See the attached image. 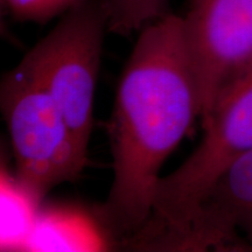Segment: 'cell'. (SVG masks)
I'll return each mask as SVG.
<instances>
[{
    "label": "cell",
    "instance_id": "6da1fadb",
    "mask_svg": "<svg viewBox=\"0 0 252 252\" xmlns=\"http://www.w3.org/2000/svg\"><path fill=\"white\" fill-rule=\"evenodd\" d=\"M197 118L182 19L169 12L139 31L116 94L109 127L113 180L94 210L112 244H123L149 220L163 163Z\"/></svg>",
    "mask_w": 252,
    "mask_h": 252
},
{
    "label": "cell",
    "instance_id": "7a4b0ae2",
    "mask_svg": "<svg viewBox=\"0 0 252 252\" xmlns=\"http://www.w3.org/2000/svg\"><path fill=\"white\" fill-rule=\"evenodd\" d=\"M202 127L193 153L160 179L149 220L128 241L133 250L161 251L187 228L220 173L252 150V68L219 94Z\"/></svg>",
    "mask_w": 252,
    "mask_h": 252
},
{
    "label": "cell",
    "instance_id": "3957f363",
    "mask_svg": "<svg viewBox=\"0 0 252 252\" xmlns=\"http://www.w3.org/2000/svg\"><path fill=\"white\" fill-rule=\"evenodd\" d=\"M106 31L109 12L105 0H80L19 63L58 104L86 159Z\"/></svg>",
    "mask_w": 252,
    "mask_h": 252
},
{
    "label": "cell",
    "instance_id": "277c9868",
    "mask_svg": "<svg viewBox=\"0 0 252 252\" xmlns=\"http://www.w3.org/2000/svg\"><path fill=\"white\" fill-rule=\"evenodd\" d=\"M0 115L11 138L15 179L36 201L80 176L88 159L58 104L21 64L0 77Z\"/></svg>",
    "mask_w": 252,
    "mask_h": 252
},
{
    "label": "cell",
    "instance_id": "5b68a950",
    "mask_svg": "<svg viewBox=\"0 0 252 252\" xmlns=\"http://www.w3.org/2000/svg\"><path fill=\"white\" fill-rule=\"evenodd\" d=\"M181 19L203 122L219 94L252 68V0H188Z\"/></svg>",
    "mask_w": 252,
    "mask_h": 252
},
{
    "label": "cell",
    "instance_id": "8992f818",
    "mask_svg": "<svg viewBox=\"0 0 252 252\" xmlns=\"http://www.w3.org/2000/svg\"><path fill=\"white\" fill-rule=\"evenodd\" d=\"M166 251L252 252V150L220 173Z\"/></svg>",
    "mask_w": 252,
    "mask_h": 252
},
{
    "label": "cell",
    "instance_id": "52a82bcc",
    "mask_svg": "<svg viewBox=\"0 0 252 252\" xmlns=\"http://www.w3.org/2000/svg\"><path fill=\"white\" fill-rule=\"evenodd\" d=\"M111 239L93 215L71 206L41 208L23 251L97 252L109 250Z\"/></svg>",
    "mask_w": 252,
    "mask_h": 252
},
{
    "label": "cell",
    "instance_id": "ba28073f",
    "mask_svg": "<svg viewBox=\"0 0 252 252\" xmlns=\"http://www.w3.org/2000/svg\"><path fill=\"white\" fill-rule=\"evenodd\" d=\"M41 207L15 176L0 169V251H23Z\"/></svg>",
    "mask_w": 252,
    "mask_h": 252
},
{
    "label": "cell",
    "instance_id": "9c48e42d",
    "mask_svg": "<svg viewBox=\"0 0 252 252\" xmlns=\"http://www.w3.org/2000/svg\"><path fill=\"white\" fill-rule=\"evenodd\" d=\"M109 31L130 35L169 12V0H105Z\"/></svg>",
    "mask_w": 252,
    "mask_h": 252
},
{
    "label": "cell",
    "instance_id": "30bf717a",
    "mask_svg": "<svg viewBox=\"0 0 252 252\" xmlns=\"http://www.w3.org/2000/svg\"><path fill=\"white\" fill-rule=\"evenodd\" d=\"M19 20L46 24L76 5L80 0H1Z\"/></svg>",
    "mask_w": 252,
    "mask_h": 252
},
{
    "label": "cell",
    "instance_id": "8fae6325",
    "mask_svg": "<svg viewBox=\"0 0 252 252\" xmlns=\"http://www.w3.org/2000/svg\"><path fill=\"white\" fill-rule=\"evenodd\" d=\"M8 160H9V157H8L7 150H6L2 140L0 139V169H7Z\"/></svg>",
    "mask_w": 252,
    "mask_h": 252
},
{
    "label": "cell",
    "instance_id": "7c38bea8",
    "mask_svg": "<svg viewBox=\"0 0 252 252\" xmlns=\"http://www.w3.org/2000/svg\"><path fill=\"white\" fill-rule=\"evenodd\" d=\"M1 2V0H0ZM0 30H1V8H0Z\"/></svg>",
    "mask_w": 252,
    "mask_h": 252
}]
</instances>
